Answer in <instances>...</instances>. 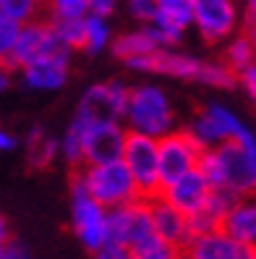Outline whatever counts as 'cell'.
Masks as SVG:
<instances>
[{
  "instance_id": "6da1fadb",
  "label": "cell",
  "mask_w": 256,
  "mask_h": 259,
  "mask_svg": "<svg viewBox=\"0 0 256 259\" xmlns=\"http://www.w3.org/2000/svg\"><path fill=\"white\" fill-rule=\"evenodd\" d=\"M199 170L212 189H225L235 196L256 194V131L246 128L235 139L204 149Z\"/></svg>"
},
{
  "instance_id": "7a4b0ae2",
  "label": "cell",
  "mask_w": 256,
  "mask_h": 259,
  "mask_svg": "<svg viewBox=\"0 0 256 259\" xmlns=\"http://www.w3.org/2000/svg\"><path fill=\"white\" fill-rule=\"evenodd\" d=\"M120 123L126 126L128 134H141L152 136V139H160V136L178 128L175 105L168 89L152 81H139L128 87V100Z\"/></svg>"
},
{
  "instance_id": "3957f363",
  "label": "cell",
  "mask_w": 256,
  "mask_h": 259,
  "mask_svg": "<svg viewBox=\"0 0 256 259\" xmlns=\"http://www.w3.org/2000/svg\"><path fill=\"white\" fill-rule=\"evenodd\" d=\"M76 181L86 189L89 196L102 204V207H123L133 199H141V191L133 181L131 170L123 160L113 162H94V165H81Z\"/></svg>"
},
{
  "instance_id": "277c9868",
  "label": "cell",
  "mask_w": 256,
  "mask_h": 259,
  "mask_svg": "<svg viewBox=\"0 0 256 259\" xmlns=\"http://www.w3.org/2000/svg\"><path fill=\"white\" fill-rule=\"evenodd\" d=\"M71 228L86 251H97L108 243V207L89 196L76 178L71 186Z\"/></svg>"
},
{
  "instance_id": "5b68a950",
  "label": "cell",
  "mask_w": 256,
  "mask_h": 259,
  "mask_svg": "<svg viewBox=\"0 0 256 259\" xmlns=\"http://www.w3.org/2000/svg\"><path fill=\"white\" fill-rule=\"evenodd\" d=\"M246 128L248 126L243 123V118L222 102H207L199 113H193L186 126V131L196 139L201 149H212L222 142H230Z\"/></svg>"
},
{
  "instance_id": "8992f818",
  "label": "cell",
  "mask_w": 256,
  "mask_h": 259,
  "mask_svg": "<svg viewBox=\"0 0 256 259\" xmlns=\"http://www.w3.org/2000/svg\"><path fill=\"white\" fill-rule=\"evenodd\" d=\"M240 26L238 0H191V29L209 45L228 42Z\"/></svg>"
},
{
  "instance_id": "52a82bcc",
  "label": "cell",
  "mask_w": 256,
  "mask_h": 259,
  "mask_svg": "<svg viewBox=\"0 0 256 259\" xmlns=\"http://www.w3.org/2000/svg\"><path fill=\"white\" fill-rule=\"evenodd\" d=\"M128 100V84L126 81H94L89 84L76 105L73 118H79L81 123H99V120H123Z\"/></svg>"
},
{
  "instance_id": "ba28073f",
  "label": "cell",
  "mask_w": 256,
  "mask_h": 259,
  "mask_svg": "<svg viewBox=\"0 0 256 259\" xmlns=\"http://www.w3.org/2000/svg\"><path fill=\"white\" fill-rule=\"evenodd\" d=\"M201 147L186 128H173L170 134H165L157 139V157H160V189L165 184L175 181L178 176H183L193 167H199Z\"/></svg>"
},
{
  "instance_id": "9c48e42d",
  "label": "cell",
  "mask_w": 256,
  "mask_h": 259,
  "mask_svg": "<svg viewBox=\"0 0 256 259\" xmlns=\"http://www.w3.org/2000/svg\"><path fill=\"white\" fill-rule=\"evenodd\" d=\"M55 55H73L71 50L63 48V42L58 39L55 29L50 21H42L39 16L21 24V32L16 39V48L11 55V68L19 71L26 63H34L39 58H55Z\"/></svg>"
},
{
  "instance_id": "30bf717a",
  "label": "cell",
  "mask_w": 256,
  "mask_h": 259,
  "mask_svg": "<svg viewBox=\"0 0 256 259\" xmlns=\"http://www.w3.org/2000/svg\"><path fill=\"white\" fill-rule=\"evenodd\" d=\"M120 160L126 162L141 196L160 194V157H157V139L141 134H128Z\"/></svg>"
},
{
  "instance_id": "8fae6325",
  "label": "cell",
  "mask_w": 256,
  "mask_h": 259,
  "mask_svg": "<svg viewBox=\"0 0 256 259\" xmlns=\"http://www.w3.org/2000/svg\"><path fill=\"white\" fill-rule=\"evenodd\" d=\"M155 236L152 231V215H149V199H133L123 207L108 209V241L123 243V246H136L139 241Z\"/></svg>"
},
{
  "instance_id": "7c38bea8",
  "label": "cell",
  "mask_w": 256,
  "mask_h": 259,
  "mask_svg": "<svg viewBox=\"0 0 256 259\" xmlns=\"http://www.w3.org/2000/svg\"><path fill=\"white\" fill-rule=\"evenodd\" d=\"M81 126H84V165L120 160L128 136L120 120H99V123H81Z\"/></svg>"
},
{
  "instance_id": "4fadbf2b",
  "label": "cell",
  "mask_w": 256,
  "mask_h": 259,
  "mask_svg": "<svg viewBox=\"0 0 256 259\" xmlns=\"http://www.w3.org/2000/svg\"><path fill=\"white\" fill-rule=\"evenodd\" d=\"M71 76V55H55V58H39L34 63H26L19 68L21 87L29 92H60L68 84Z\"/></svg>"
},
{
  "instance_id": "5bb4252c",
  "label": "cell",
  "mask_w": 256,
  "mask_h": 259,
  "mask_svg": "<svg viewBox=\"0 0 256 259\" xmlns=\"http://www.w3.org/2000/svg\"><path fill=\"white\" fill-rule=\"evenodd\" d=\"M209 194H212V186H209V181L204 178V173L199 170V167L178 176L175 181H170V184H165L160 189V196H165V199H168L173 207H178L186 218L207 204Z\"/></svg>"
},
{
  "instance_id": "9a60e30c",
  "label": "cell",
  "mask_w": 256,
  "mask_h": 259,
  "mask_svg": "<svg viewBox=\"0 0 256 259\" xmlns=\"http://www.w3.org/2000/svg\"><path fill=\"white\" fill-rule=\"evenodd\" d=\"M149 215H152V231L157 238L173 243V246L183 249V243L188 241V218L173 207L165 196L155 194L149 196Z\"/></svg>"
},
{
  "instance_id": "2e32d148",
  "label": "cell",
  "mask_w": 256,
  "mask_h": 259,
  "mask_svg": "<svg viewBox=\"0 0 256 259\" xmlns=\"http://www.w3.org/2000/svg\"><path fill=\"white\" fill-rule=\"evenodd\" d=\"M240 249L243 246H240L238 241H233L222 228H217V231L191 236L183 243L180 254H183L186 259H238Z\"/></svg>"
},
{
  "instance_id": "e0dca14e",
  "label": "cell",
  "mask_w": 256,
  "mask_h": 259,
  "mask_svg": "<svg viewBox=\"0 0 256 259\" xmlns=\"http://www.w3.org/2000/svg\"><path fill=\"white\" fill-rule=\"evenodd\" d=\"M222 231L240 246H256V199L238 196L222 220Z\"/></svg>"
},
{
  "instance_id": "ac0fdd59",
  "label": "cell",
  "mask_w": 256,
  "mask_h": 259,
  "mask_svg": "<svg viewBox=\"0 0 256 259\" xmlns=\"http://www.w3.org/2000/svg\"><path fill=\"white\" fill-rule=\"evenodd\" d=\"M155 50H162V48H160V42H157L149 24H139V26L128 29V32H123V34H115L113 45H110V53L120 60V63H128L133 58H144Z\"/></svg>"
},
{
  "instance_id": "d6986e66",
  "label": "cell",
  "mask_w": 256,
  "mask_h": 259,
  "mask_svg": "<svg viewBox=\"0 0 256 259\" xmlns=\"http://www.w3.org/2000/svg\"><path fill=\"white\" fill-rule=\"evenodd\" d=\"M24 147H26V160H29V165L37 167V170L50 167V165L60 157L58 136L50 134L47 128H42V126L29 128L26 139H24Z\"/></svg>"
},
{
  "instance_id": "ffe728a7",
  "label": "cell",
  "mask_w": 256,
  "mask_h": 259,
  "mask_svg": "<svg viewBox=\"0 0 256 259\" xmlns=\"http://www.w3.org/2000/svg\"><path fill=\"white\" fill-rule=\"evenodd\" d=\"M113 26H110V16L102 13H92L89 11L84 16V34H81V53L86 55H102L110 50L113 45Z\"/></svg>"
},
{
  "instance_id": "44dd1931",
  "label": "cell",
  "mask_w": 256,
  "mask_h": 259,
  "mask_svg": "<svg viewBox=\"0 0 256 259\" xmlns=\"http://www.w3.org/2000/svg\"><path fill=\"white\" fill-rule=\"evenodd\" d=\"M225 63H228L235 73L240 68L256 63V42L248 32H235L228 39V45H225Z\"/></svg>"
},
{
  "instance_id": "7402d4cb",
  "label": "cell",
  "mask_w": 256,
  "mask_h": 259,
  "mask_svg": "<svg viewBox=\"0 0 256 259\" xmlns=\"http://www.w3.org/2000/svg\"><path fill=\"white\" fill-rule=\"evenodd\" d=\"M58 147H60V157L68 165H73V167L84 165V126L76 118H71V123L58 136Z\"/></svg>"
},
{
  "instance_id": "603a6c76",
  "label": "cell",
  "mask_w": 256,
  "mask_h": 259,
  "mask_svg": "<svg viewBox=\"0 0 256 259\" xmlns=\"http://www.w3.org/2000/svg\"><path fill=\"white\" fill-rule=\"evenodd\" d=\"M180 254L178 246L162 241L157 236H149L144 241H139L136 246H131V259H175Z\"/></svg>"
},
{
  "instance_id": "cb8c5ba5",
  "label": "cell",
  "mask_w": 256,
  "mask_h": 259,
  "mask_svg": "<svg viewBox=\"0 0 256 259\" xmlns=\"http://www.w3.org/2000/svg\"><path fill=\"white\" fill-rule=\"evenodd\" d=\"M44 11H47L50 21L60 19H84L89 11V0H42Z\"/></svg>"
},
{
  "instance_id": "d4e9b609",
  "label": "cell",
  "mask_w": 256,
  "mask_h": 259,
  "mask_svg": "<svg viewBox=\"0 0 256 259\" xmlns=\"http://www.w3.org/2000/svg\"><path fill=\"white\" fill-rule=\"evenodd\" d=\"M42 0H0V16L13 19L19 24H26L39 16Z\"/></svg>"
},
{
  "instance_id": "484cf974",
  "label": "cell",
  "mask_w": 256,
  "mask_h": 259,
  "mask_svg": "<svg viewBox=\"0 0 256 259\" xmlns=\"http://www.w3.org/2000/svg\"><path fill=\"white\" fill-rule=\"evenodd\" d=\"M50 21V19H47ZM58 39L63 42V48L71 53L81 50V34H84V19H60V21H50Z\"/></svg>"
},
{
  "instance_id": "4316f807",
  "label": "cell",
  "mask_w": 256,
  "mask_h": 259,
  "mask_svg": "<svg viewBox=\"0 0 256 259\" xmlns=\"http://www.w3.org/2000/svg\"><path fill=\"white\" fill-rule=\"evenodd\" d=\"M157 13L191 29V0H157Z\"/></svg>"
},
{
  "instance_id": "83f0119b",
  "label": "cell",
  "mask_w": 256,
  "mask_h": 259,
  "mask_svg": "<svg viewBox=\"0 0 256 259\" xmlns=\"http://www.w3.org/2000/svg\"><path fill=\"white\" fill-rule=\"evenodd\" d=\"M19 32H21L19 21L0 16V63H11V55H13V48H16Z\"/></svg>"
},
{
  "instance_id": "f1b7e54d",
  "label": "cell",
  "mask_w": 256,
  "mask_h": 259,
  "mask_svg": "<svg viewBox=\"0 0 256 259\" xmlns=\"http://www.w3.org/2000/svg\"><path fill=\"white\" fill-rule=\"evenodd\" d=\"M126 11L133 21L146 24V21H152L155 13H157V0H126Z\"/></svg>"
},
{
  "instance_id": "f546056e",
  "label": "cell",
  "mask_w": 256,
  "mask_h": 259,
  "mask_svg": "<svg viewBox=\"0 0 256 259\" xmlns=\"http://www.w3.org/2000/svg\"><path fill=\"white\" fill-rule=\"evenodd\" d=\"M238 87L246 92V97L251 100V105L256 108V63L246 66L238 71Z\"/></svg>"
},
{
  "instance_id": "4dcf8cb0",
  "label": "cell",
  "mask_w": 256,
  "mask_h": 259,
  "mask_svg": "<svg viewBox=\"0 0 256 259\" xmlns=\"http://www.w3.org/2000/svg\"><path fill=\"white\" fill-rule=\"evenodd\" d=\"M92 254H94L92 259H131V249L123 246V243H113V241H108L105 246H99Z\"/></svg>"
},
{
  "instance_id": "1f68e13d",
  "label": "cell",
  "mask_w": 256,
  "mask_h": 259,
  "mask_svg": "<svg viewBox=\"0 0 256 259\" xmlns=\"http://www.w3.org/2000/svg\"><path fill=\"white\" fill-rule=\"evenodd\" d=\"M16 147H19V136L11 128L0 126V155H8V152H13Z\"/></svg>"
},
{
  "instance_id": "d6a6232c",
  "label": "cell",
  "mask_w": 256,
  "mask_h": 259,
  "mask_svg": "<svg viewBox=\"0 0 256 259\" xmlns=\"http://www.w3.org/2000/svg\"><path fill=\"white\" fill-rule=\"evenodd\" d=\"M0 254H3V259H32L26 251V246H21V243L16 241H8L3 249H0Z\"/></svg>"
},
{
  "instance_id": "836d02e7",
  "label": "cell",
  "mask_w": 256,
  "mask_h": 259,
  "mask_svg": "<svg viewBox=\"0 0 256 259\" xmlns=\"http://www.w3.org/2000/svg\"><path fill=\"white\" fill-rule=\"evenodd\" d=\"M118 6H120V0H89L92 13H102V16H110Z\"/></svg>"
},
{
  "instance_id": "e575fe53",
  "label": "cell",
  "mask_w": 256,
  "mask_h": 259,
  "mask_svg": "<svg viewBox=\"0 0 256 259\" xmlns=\"http://www.w3.org/2000/svg\"><path fill=\"white\" fill-rule=\"evenodd\" d=\"M13 84V68L8 63H0V95H6Z\"/></svg>"
},
{
  "instance_id": "d590c367",
  "label": "cell",
  "mask_w": 256,
  "mask_h": 259,
  "mask_svg": "<svg viewBox=\"0 0 256 259\" xmlns=\"http://www.w3.org/2000/svg\"><path fill=\"white\" fill-rule=\"evenodd\" d=\"M11 241V231H8V220L0 215V249L6 246V243Z\"/></svg>"
},
{
  "instance_id": "8d00e7d4",
  "label": "cell",
  "mask_w": 256,
  "mask_h": 259,
  "mask_svg": "<svg viewBox=\"0 0 256 259\" xmlns=\"http://www.w3.org/2000/svg\"><path fill=\"white\" fill-rule=\"evenodd\" d=\"M243 32H248L253 37V42H256V16H246V29Z\"/></svg>"
},
{
  "instance_id": "74e56055",
  "label": "cell",
  "mask_w": 256,
  "mask_h": 259,
  "mask_svg": "<svg viewBox=\"0 0 256 259\" xmlns=\"http://www.w3.org/2000/svg\"><path fill=\"white\" fill-rule=\"evenodd\" d=\"M238 259H256V246H243L238 254Z\"/></svg>"
},
{
  "instance_id": "f35d334b",
  "label": "cell",
  "mask_w": 256,
  "mask_h": 259,
  "mask_svg": "<svg viewBox=\"0 0 256 259\" xmlns=\"http://www.w3.org/2000/svg\"><path fill=\"white\" fill-rule=\"evenodd\" d=\"M246 3V16H256V0H243Z\"/></svg>"
},
{
  "instance_id": "ab89813d",
  "label": "cell",
  "mask_w": 256,
  "mask_h": 259,
  "mask_svg": "<svg viewBox=\"0 0 256 259\" xmlns=\"http://www.w3.org/2000/svg\"><path fill=\"white\" fill-rule=\"evenodd\" d=\"M175 259H186V256H183V254H178V256H175Z\"/></svg>"
},
{
  "instance_id": "60d3db41",
  "label": "cell",
  "mask_w": 256,
  "mask_h": 259,
  "mask_svg": "<svg viewBox=\"0 0 256 259\" xmlns=\"http://www.w3.org/2000/svg\"><path fill=\"white\" fill-rule=\"evenodd\" d=\"M0 259H3V254H0Z\"/></svg>"
}]
</instances>
